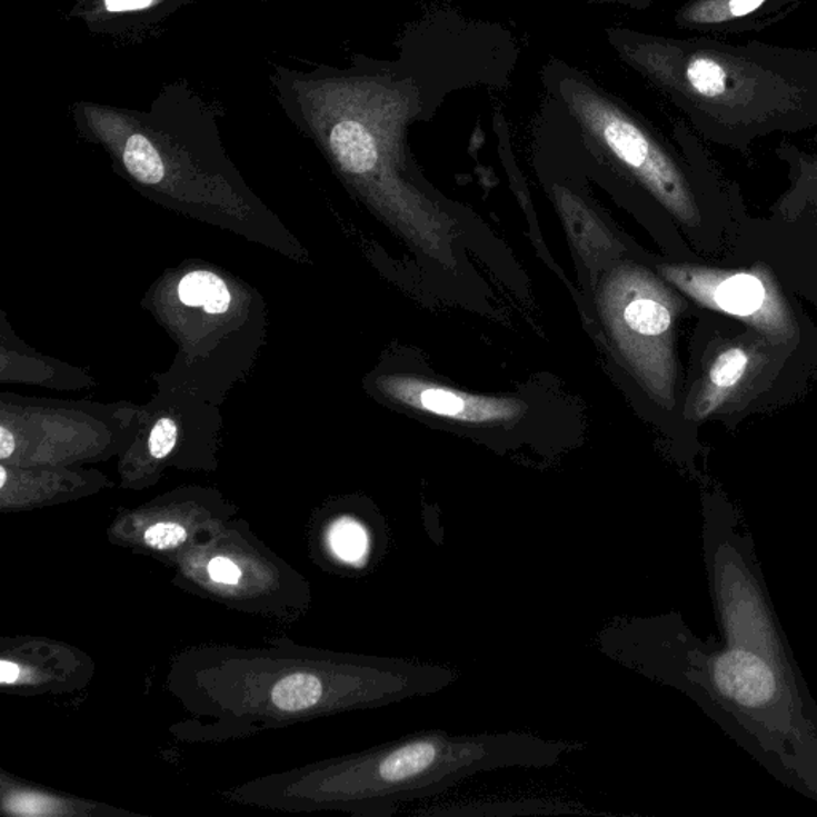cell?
<instances>
[{"instance_id": "cell-1", "label": "cell", "mask_w": 817, "mask_h": 817, "mask_svg": "<svg viewBox=\"0 0 817 817\" xmlns=\"http://www.w3.org/2000/svg\"><path fill=\"white\" fill-rule=\"evenodd\" d=\"M703 560L720 637L679 611L621 617L600 651L690 698L783 786L817 804V703L787 640L756 541L725 494L703 496Z\"/></svg>"}, {"instance_id": "cell-2", "label": "cell", "mask_w": 817, "mask_h": 817, "mask_svg": "<svg viewBox=\"0 0 817 817\" xmlns=\"http://www.w3.org/2000/svg\"><path fill=\"white\" fill-rule=\"evenodd\" d=\"M614 42L713 141L746 148L773 133L817 130V49L629 31Z\"/></svg>"}, {"instance_id": "cell-3", "label": "cell", "mask_w": 817, "mask_h": 817, "mask_svg": "<svg viewBox=\"0 0 817 817\" xmlns=\"http://www.w3.org/2000/svg\"><path fill=\"white\" fill-rule=\"evenodd\" d=\"M599 310L611 342L650 397L676 401V322L680 299L644 267L625 263L607 275Z\"/></svg>"}, {"instance_id": "cell-4", "label": "cell", "mask_w": 817, "mask_h": 817, "mask_svg": "<svg viewBox=\"0 0 817 817\" xmlns=\"http://www.w3.org/2000/svg\"><path fill=\"white\" fill-rule=\"evenodd\" d=\"M564 93L586 130L640 186L672 212L677 221L688 227L698 226L701 218L690 179L639 117L577 80H570L569 90Z\"/></svg>"}, {"instance_id": "cell-5", "label": "cell", "mask_w": 817, "mask_h": 817, "mask_svg": "<svg viewBox=\"0 0 817 817\" xmlns=\"http://www.w3.org/2000/svg\"><path fill=\"white\" fill-rule=\"evenodd\" d=\"M662 277L696 302L738 318L771 339H790L793 311L778 286L757 270H721L698 266H662Z\"/></svg>"}, {"instance_id": "cell-6", "label": "cell", "mask_w": 817, "mask_h": 817, "mask_svg": "<svg viewBox=\"0 0 817 817\" xmlns=\"http://www.w3.org/2000/svg\"><path fill=\"white\" fill-rule=\"evenodd\" d=\"M380 390L406 408L460 424H509L526 412V405L519 399L481 397L428 382L419 377H383L380 380Z\"/></svg>"}, {"instance_id": "cell-7", "label": "cell", "mask_w": 817, "mask_h": 817, "mask_svg": "<svg viewBox=\"0 0 817 817\" xmlns=\"http://www.w3.org/2000/svg\"><path fill=\"white\" fill-rule=\"evenodd\" d=\"M800 0H688L676 23L706 36L746 34L779 23Z\"/></svg>"}, {"instance_id": "cell-8", "label": "cell", "mask_w": 817, "mask_h": 817, "mask_svg": "<svg viewBox=\"0 0 817 817\" xmlns=\"http://www.w3.org/2000/svg\"><path fill=\"white\" fill-rule=\"evenodd\" d=\"M760 365V353L753 343H731L720 351L706 369L701 385L696 391L691 416L703 420L724 408Z\"/></svg>"}, {"instance_id": "cell-9", "label": "cell", "mask_w": 817, "mask_h": 817, "mask_svg": "<svg viewBox=\"0 0 817 817\" xmlns=\"http://www.w3.org/2000/svg\"><path fill=\"white\" fill-rule=\"evenodd\" d=\"M331 146L337 160L350 173H371L379 161V150L366 128L353 120L337 123L332 128Z\"/></svg>"}, {"instance_id": "cell-10", "label": "cell", "mask_w": 817, "mask_h": 817, "mask_svg": "<svg viewBox=\"0 0 817 817\" xmlns=\"http://www.w3.org/2000/svg\"><path fill=\"white\" fill-rule=\"evenodd\" d=\"M179 299L187 307H203L208 313H226L230 307V292L218 275L193 272L179 283Z\"/></svg>"}, {"instance_id": "cell-11", "label": "cell", "mask_w": 817, "mask_h": 817, "mask_svg": "<svg viewBox=\"0 0 817 817\" xmlns=\"http://www.w3.org/2000/svg\"><path fill=\"white\" fill-rule=\"evenodd\" d=\"M325 684L318 676L307 672L291 674L273 687L272 703L283 713H300L320 705Z\"/></svg>"}, {"instance_id": "cell-12", "label": "cell", "mask_w": 817, "mask_h": 817, "mask_svg": "<svg viewBox=\"0 0 817 817\" xmlns=\"http://www.w3.org/2000/svg\"><path fill=\"white\" fill-rule=\"evenodd\" d=\"M124 167L142 185H159L165 176L163 161L152 142L142 134H133L127 141L123 153Z\"/></svg>"}, {"instance_id": "cell-13", "label": "cell", "mask_w": 817, "mask_h": 817, "mask_svg": "<svg viewBox=\"0 0 817 817\" xmlns=\"http://www.w3.org/2000/svg\"><path fill=\"white\" fill-rule=\"evenodd\" d=\"M332 552L348 564H358L369 551V535L358 520L342 518L329 529Z\"/></svg>"}, {"instance_id": "cell-14", "label": "cell", "mask_w": 817, "mask_h": 817, "mask_svg": "<svg viewBox=\"0 0 817 817\" xmlns=\"http://www.w3.org/2000/svg\"><path fill=\"white\" fill-rule=\"evenodd\" d=\"M187 532L185 527L175 522H159L149 527L145 534V541L150 548L171 549L185 544Z\"/></svg>"}, {"instance_id": "cell-15", "label": "cell", "mask_w": 817, "mask_h": 817, "mask_svg": "<svg viewBox=\"0 0 817 817\" xmlns=\"http://www.w3.org/2000/svg\"><path fill=\"white\" fill-rule=\"evenodd\" d=\"M178 438V427L171 419H160L153 427L149 438L150 456L153 459H165L175 449Z\"/></svg>"}, {"instance_id": "cell-16", "label": "cell", "mask_w": 817, "mask_h": 817, "mask_svg": "<svg viewBox=\"0 0 817 817\" xmlns=\"http://www.w3.org/2000/svg\"><path fill=\"white\" fill-rule=\"evenodd\" d=\"M783 153L794 160L798 175H800V181L813 187V189H817V156H805V153L797 152L794 148H787L786 152Z\"/></svg>"}, {"instance_id": "cell-17", "label": "cell", "mask_w": 817, "mask_h": 817, "mask_svg": "<svg viewBox=\"0 0 817 817\" xmlns=\"http://www.w3.org/2000/svg\"><path fill=\"white\" fill-rule=\"evenodd\" d=\"M208 574L212 581L221 582V585H237L241 578L240 567L227 558L212 559L208 566Z\"/></svg>"}, {"instance_id": "cell-18", "label": "cell", "mask_w": 817, "mask_h": 817, "mask_svg": "<svg viewBox=\"0 0 817 817\" xmlns=\"http://www.w3.org/2000/svg\"><path fill=\"white\" fill-rule=\"evenodd\" d=\"M109 12H131V10H145L152 6V0H104Z\"/></svg>"}, {"instance_id": "cell-19", "label": "cell", "mask_w": 817, "mask_h": 817, "mask_svg": "<svg viewBox=\"0 0 817 817\" xmlns=\"http://www.w3.org/2000/svg\"><path fill=\"white\" fill-rule=\"evenodd\" d=\"M18 677H20V666H18L17 662H10L7 661V659H3V661L0 662V684H13V681L18 680Z\"/></svg>"}, {"instance_id": "cell-20", "label": "cell", "mask_w": 817, "mask_h": 817, "mask_svg": "<svg viewBox=\"0 0 817 817\" xmlns=\"http://www.w3.org/2000/svg\"><path fill=\"white\" fill-rule=\"evenodd\" d=\"M14 450L13 435L6 427L0 428V459L7 460Z\"/></svg>"}, {"instance_id": "cell-21", "label": "cell", "mask_w": 817, "mask_h": 817, "mask_svg": "<svg viewBox=\"0 0 817 817\" xmlns=\"http://www.w3.org/2000/svg\"><path fill=\"white\" fill-rule=\"evenodd\" d=\"M622 2H628L629 6L639 7V9H644V7H647L648 3L651 2V0H622Z\"/></svg>"}, {"instance_id": "cell-22", "label": "cell", "mask_w": 817, "mask_h": 817, "mask_svg": "<svg viewBox=\"0 0 817 817\" xmlns=\"http://www.w3.org/2000/svg\"><path fill=\"white\" fill-rule=\"evenodd\" d=\"M7 484V471L6 468H0V487H6Z\"/></svg>"}]
</instances>
